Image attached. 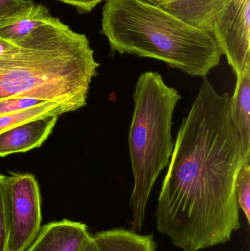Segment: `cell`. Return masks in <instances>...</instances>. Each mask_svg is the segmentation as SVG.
I'll list each match as a JSON object with an SVG mask.
<instances>
[{
	"mask_svg": "<svg viewBox=\"0 0 250 251\" xmlns=\"http://www.w3.org/2000/svg\"><path fill=\"white\" fill-rule=\"evenodd\" d=\"M230 102L204 77L178 131L155 216L158 231L183 251L223 244L240 228L235 183L250 156Z\"/></svg>",
	"mask_w": 250,
	"mask_h": 251,
	"instance_id": "6da1fadb",
	"label": "cell"
},
{
	"mask_svg": "<svg viewBox=\"0 0 250 251\" xmlns=\"http://www.w3.org/2000/svg\"><path fill=\"white\" fill-rule=\"evenodd\" d=\"M17 44L0 57V100L38 99L73 112L86 105L100 66L86 35L54 17Z\"/></svg>",
	"mask_w": 250,
	"mask_h": 251,
	"instance_id": "7a4b0ae2",
	"label": "cell"
},
{
	"mask_svg": "<svg viewBox=\"0 0 250 251\" xmlns=\"http://www.w3.org/2000/svg\"><path fill=\"white\" fill-rule=\"evenodd\" d=\"M101 26L112 51L156 59L191 76L206 77L223 56L211 34L152 0H107Z\"/></svg>",
	"mask_w": 250,
	"mask_h": 251,
	"instance_id": "3957f363",
	"label": "cell"
},
{
	"mask_svg": "<svg viewBox=\"0 0 250 251\" xmlns=\"http://www.w3.org/2000/svg\"><path fill=\"white\" fill-rule=\"evenodd\" d=\"M180 100L177 90L167 85L159 72H144L136 82L128 140L134 176L129 203L135 232L142 229L151 190L170 163L174 147L172 119Z\"/></svg>",
	"mask_w": 250,
	"mask_h": 251,
	"instance_id": "277c9868",
	"label": "cell"
},
{
	"mask_svg": "<svg viewBox=\"0 0 250 251\" xmlns=\"http://www.w3.org/2000/svg\"><path fill=\"white\" fill-rule=\"evenodd\" d=\"M5 182L9 217L7 251H25L41 231L39 186L31 174L5 176Z\"/></svg>",
	"mask_w": 250,
	"mask_h": 251,
	"instance_id": "5b68a950",
	"label": "cell"
},
{
	"mask_svg": "<svg viewBox=\"0 0 250 251\" xmlns=\"http://www.w3.org/2000/svg\"><path fill=\"white\" fill-rule=\"evenodd\" d=\"M209 33L239 75L250 64V0H226L213 16Z\"/></svg>",
	"mask_w": 250,
	"mask_h": 251,
	"instance_id": "8992f818",
	"label": "cell"
},
{
	"mask_svg": "<svg viewBox=\"0 0 250 251\" xmlns=\"http://www.w3.org/2000/svg\"><path fill=\"white\" fill-rule=\"evenodd\" d=\"M91 235L83 223L64 219L45 224L25 251H82Z\"/></svg>",
	"mask_w": 250,
	"mask_h": 251,
	"instance_id": "52a82bcc",
	"label": "cell"
},
{
	"mask_svg": "<svg viewBox=\"0 0 250 251\" xmlns=\"http://www.w3.org/2000/svg\"><path fill=\"white\" fill-rule=\"evenodd\" d=\"M59 116L38 118L0 133V157L39 148L52 133Z\"/></svg>",
	"mask_w": 250,
	"mask_h": 251,
	"instance_id": "ba28073f",
	"label": "cell"
},
{
	"mask_svg": "<svg viewBox=\"0 0 250 251\" xmlns=\"http://www.w3.org/2000/svg\"><path fill=\"white\" fill-rule=\"evenodd\" d=\"M226 0H160L157 4L195 27L209 33L213 16Z\"/></svg>",
	"mask_w": 250,
	"mask_h": 251,
	"instance_id": "9c48e42d",
	"label": "cell"
},
{
	"mask_svg": "<svg viewBox=\"0 0 250 251\" xmlns=\"http://www.w3.org/2000/svg\"><path fill=\"white\" fill-rule=\"evenodd\" d=\"M53 18L45 6L33 3L24 11L0 21V38L17 43Z\"/></svg>",
	"mask_w": 250,
	"mask_h": 251,
	"instance_id": "30bf717a",
	"label": "cell"
},
{
	"mask_svg": "<svg viewBox=\"0 0 250 251\" xmlns=\"http://www.w3.org/2000/svg\"><path fill=\"white\" fill-rule=\"evenodd\" d=\"M236 77L234 94L230 97V112L245 153L250 156V64Z\"/></svg>",
	"mask_w": 250,
	"mask_h": 251,
	"instance_id": "8fae6325",
	"label": "cell"
},
{
	"mask_svg": "<svg viewBox=\"0 0 250 251\" xmlns=\"http://www.w3.org/2000/svg\"><path fill=\"white\" fill-rule=\"evenodd\" d=\"M93 239L98 251H155L157 249L152 234L141 235L123 228L96 233Z\"/></svg>",
	"mask_w": 250,
	"mask_h": 251,
	"instance_id": "7c38bea8",
	"label": "cell"
},
{
	"mask_svg": "<svg viewBox=\"0 0 250 251\" xmlns=\"http://www.w3.org/2000/svg\"><path fill=\"white\" fill-rule=\"evenodd\" d=\"M73 110L64 104L56 102H45L33 108L19 113L0 116V133L7 131L16 125L49 115L61 116Z\"/></svg>",
	"mask_w": 250,
	"mask_h": 251,
	"instance_id": "4fadbf2b",
	"label": "cell"
},
{
	"mask_svg": "<svg viewBox=\"0 0 250 251\" xmlns=\"http://www.w3.org/2000/svg\"><path fill=\"white\" fill-rule=\"evenodd\" d=\"M235 191L239 208L242 209L250 224V159L243 164L235 183Z\"/></svg>",
	"mask_w": 250,
	"mask_h": 251,
	"instance_id": "5bb4252c",
	"label": "cell"
},
{
	"mask_svg": "<svg viewBox=\"0 0 250 251\" xmlns=\"http://www.w3.org/2000/svg\"><path fill=\"white\" fill-rule=\"evenodd\" d=\"M8 237V206L5 176L0 174V251H7Z\"/></svg>",
	"mask_w": 250,
	"mask_h": 251,
	"instance_id": "9a60e30c",
	"label": "cell"
},
{
	"mask_svg": "<svg viewBox=\"0 0 250 251\" xmlns=\"http://www.w3.org/2000/svg\"><path fill=\"white\" fill-rule=\"evenodd\" d=\"M45 102L48 101L29 97H9L0 100V116L24 111Z\"/></svg>",
	"mask_w": 250,
	"mask_h": 251,
	"instance_id": "2e32d148",
	"label": "cell"
},
{
	"mask_svg": "<svg viewBox=\"0 0 250 251\" xmlns=\"http://www.w3.org/2000/svg\"><path fill=\"white\" fill-rule=\"evenodd\" d=\"M33 3L32 0H0V21L24 11Z\"/></svg>",
	"mask_w": 250,
	"mask_h": 251,
	"instance_id": "e0dca14e",
	"label": "cell"
},
{
	"mask_svg": "<svg viewBox=\"0 0 250 251\" xmlns=\"http://www.w3.org/2000/svg\"><path fill=\"white\" fill-rule=\"evenodd\" d=\"M65 4L73 6L80 13H90L104 0H58Z\"/></svg>",
	"mask_w": 250,
	"mask_h": 251,
	"instance_id": "ac0fdd59",
	"label": "cell"
},
{
	"mask_svg": "<svg viewBox=\"0 0 250 251\" xmlns=\"http://www.w3.org/2000/svg\"><path fill=\"white\" fill-rule=\"evenodd\" d=\"M17 46V43L10 42L0 38V57L14 50Z\"/></svg>",
	"mask_w": 250,
	"mask_h": 251,
	"instance_id": "d6986e66",
	"label": "cell"
},
{
	"mask_svg": "<svg viewBox=\"0 0 250 251\" xmlns=\"http://www.w3.org/2000/svg\"><path fill=\"white\" fill-rule=\"evenodd\" d=\"M82 251H98V248H97L96 244H95V241H94L92 236H91L90 238L88 239Z\"/></svg>",
	"mask_w": 250,
	"mask_h": 251,
	"instance_id": "ffe728a7",
	"label": "cell"
},
{
	"mask_svg": "<svg viewBox=\"0 0 250 251\" xmlns=\"http://www.w3.org/2000/svg\"><path fill=\"white\" fill-rule=\"evenodd\" d=\"M152 1H155V2H158V1H159L160 0H152Z\"/></svg>",
	"mask_w": 250,
	"mask_h": 251,
	"instance_id": "44dd1931",
	"label": "cell"
}]
</instances>
